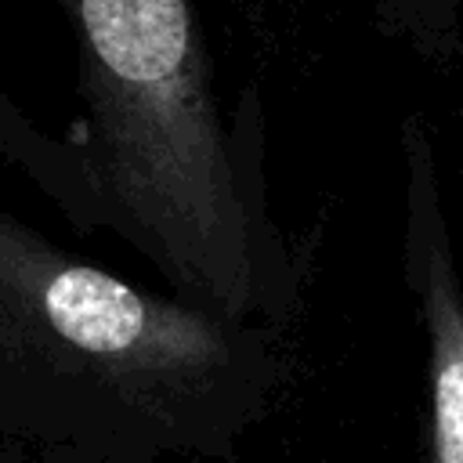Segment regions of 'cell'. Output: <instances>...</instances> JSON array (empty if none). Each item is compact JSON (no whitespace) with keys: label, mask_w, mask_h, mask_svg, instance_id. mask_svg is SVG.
Masks as SVG:
<instances>
[{"label":"cell","mask_w":463,"mask_h":463,"mask_svg":"<svg viewBox=\"0 0 463 463\" xmlns=\"http://www.w3.org/2000/svg\"><path fill=\"white\" fill-rule=\"evenodd\" d=\"M83 116L65 141L7 109L0 152L80 228L130 242L170 293L271 322L289 271L271 228L246 105L224 119L192 0H61Z\"/></svg>","instance_id":"6da1fadb"},{"label":"cell","mask_w":463,"mask_h":463,"mask_svg":"<svg viewBox=\"0 0 463 463\" xmlns=\"http://www.w3.org/2000/svg\"><path fill=\"white\" fill-rule=\"evenodd\" d=\"M282 383L271 322L152 293L0 206V438L228 463Z\"/></svg>","instance_id":"7a4b0ae2"},{"label":"cell","mask_w":463,"mask_h":463,"mask_svg":"<svg viewBox=\"0 0 463 463\" xmlns=\"http://www.w3.org/2000/svg\"><path fill=\"white\" fill-rule=\"evenodd\" d=\"M402 268L423 333L427 387L420 463H463V275L423 116L402 123Z\"/></svg>","instance_id":"3957f363"},{"label":"cell","mask_w":463,"mask_h":463,"mask_svg":"<svg viewBox=\"0 0 463 463\" xmlns=\"http://www.w3.org/2000/svg\"><path fill=\"white\" fill-rule=\"evenodd\" d=\"M373 7L430 58H456L463 51V0H373Z\"/></svg>","instance_id":"277c9868"},{"label":"cell","mask_w":463,"mask_h":463,"mask_svg":"<svg viewBox=\"0 0 463 463\" xmlns=\"http://www.w3.org/2000/svg\"><path fill=\"white\" fill-rule=\"evenodd\" d=\"M0 463H123V459H109V456H94V452L65 449V445H36V441L0 438Z\"/></svg>","instance_id":"5b68a950"},{"label":"cell","mask_w":463,"mask_h":463,"mask_svg":"<svg viewBox=\"0 0 463 463\" xmlns=\"http://www.w3.org/2000/svg\"><path fill=\"white\" fill-rule=\"evenodd\" d=\"M228 463H232V459H228Z\"/></svg>","instance_id":"8992f818"}]
</instances>
